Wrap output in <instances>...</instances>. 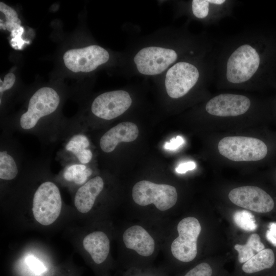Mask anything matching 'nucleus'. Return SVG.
<instances>
[{
	"instance_id": "nucleus-1",
	"label": "nucleus",
	"mask_w": 276,
	"mask_h": 276,
	"mask_svg": "<svg viewBox=\"0 0 276 276\" xmlns=\"http://www.w3.org/2000/svg\"><path fill=\"white\" fill-rule=\"evenodd\" d=\"M254 29L229 36L214 48L213 82L218 89L254 90L262 81L264 44Z\"/></svg>"
},
{
	"instance_id": "nucleus-2",
	"label": "nucleus",
	"mask_w": 276,
	"mask_h": 276,
	"mask_svg": "<svg viewBox=\"0 0 276 276\" xmlns=\"http://www.w3.org/2000/svg\"><path fill=\"white\" fill-rule=\"evenodd\" d=\"M203 109L211 128L223 125H254L259 111V104L254 96L238 93L224 92L211 95Z\"/></svg>"
},
{
	"instance_id": "nucleus-3",
	"label": "nucleus",
	"mask_w": 276,
	"mask_h": 276,
	"mask_svg": "<svg viewBox=\"0 0 276 276\" xmlns=\"http://www.w3.org/2000/svg\"><path fill=\"white\" fill-rule=\"evenodd\" d=\"M215 145L218 155L232 163L257 162L265 158L268 153L264 142L248 134L225 135L217 140Z\"/></svg>"
},
{
	"instance_id": "nucleus-4",
	"label": "nucleus",
	"mask_w": 276,
	"mask_h": 276,
	"mask_svg": "<svg viewBox=\"0 0 276 276\" xmlns=\"http://www.w3.org/2000/svg\"><path fill=\"white\" fill-rule=\"evenodd\" d=\"M214 68V64L201 71L192 62H177L166 75L165 86L168 95L172 98L179 99L186 96L200 80L213 82Z\"/></svg>"
},
{
	"instance_id": "nucleus-5",
	"label": "nucleus",
	"mask_w": 276,
	"mask_h": 276,
	"mask_svg": "<svg viewBox=\"0 0 276 276\" xmlns=\"http://www.w3.org/2000/svg\"><path fill=\"white\" fill-rule=\"evenodd\" d=\"M133 201L141 206L153 204L160 211L172 208L176 203V188L167 184H157L148 180L136 182L132 188Z\"/></svg>"
},
{
	"instance_id": "nucleus-6",
	"label": "nucleus",
	"mask_w": 276,
	"mask_h": 276,
	"mask_svg": "<svg viewBox=\"0 0 276 276\" xmlns=\"http://www.w3.org/2000/svg\"><path fill=\"white\" fill-rule=\"evenodd\" d=\"M59 103V96L54 89L48 87L40 88L31 97L27 110L20 116V128L26 131L33 130L41 118L57 109Z\"/></svg>"
},
{
	"instance_id": "nucleus-7",
	"label": "nucleus",
	"mask_w": 276,
	"mask_h": 276,
	"mask_svg": "<svg viewBox=\"0 0 276 276\" xmlns=\"http://www.w3.org/2000/svg\"><path fill=\"white\" fill-rule=\"evenodd\" d=\"M62 199L58 187L53 182H42L36 190L32 211L36 220L43 225L53 223L61 210Z\"/></svg>"
},
{
	"instance_id": "nucleus-8",
	"label": "nucleus",
	"mask_w": 276,
	"mask_h": 276,
	"mask_svg": "<svg viewBox=\"0 0 276 276\" xmlns=\"http://www.w3.org/2000/svg\"><path fill=\"white\" fill-rule=\"evenodd\" d=\"M178 236L172 242L171 251L177 260L189 263L197 254V239L201 231L198 220L189 216L179 221L177 227Z\"/></svg>"
},
{
	"instance_id": "nucleus-9",
	"label": "nucleus",
	"mask_w": 276,
	"mask_h": 276,
	"mask_svg": "<svg viewBox=\"0 0 276 276\" xmlns=\"http://www.w3.org/2000/svg\"><path fill=\"white\" fill-rule=\"evenodd\" d=\"M177 58L174 50L150 47L140 50L135 56L134 61L141 74L155 75L165 71Z\"/></svg>"
},
{
	"instance_id": "nucleus-10",
	"label": "nucleus",
	"mask_w": 276,
	"mask_h": 276,
	"mask_svg": "<svg viewBox=\"0 0 276 276\" xmlns=\"http://www.w3.org/2000/svg\"><path fill=\"white\" fill-rule=\"evenodd\" d=\"M109 53L104 48L97 45L67 51L63 55L66 67L75 72H89L106 63Z\"/></svg>"
},
{
	"instance_id": "nucleus-11",
	"label": "nucleus",
	"mask_w": 276,
	"mask_h": 276,
	"mask_svg": "<svg viewBox=\"0 0 276 276\" xmlns=\"http://www.w3.org/2000/svg\"><path fill=\"white\" fill-rule=\"evenodd\" d=\"M235 205L257 213H267L274 208L272 197L260 187L244 186L235 188L228 194Z\"/></svg>"
},
{
	"instance_id": "nucleus-12",
	"label": "nucleus",
	"mask_w": 276,
	"mask_h": 276,
	"mask_svg": "<svg viewBox=\"0 0 276 276\" xmlns=\"http://www.w3.org/2000/svg\"><path fill=\"white\" fill-rule=\"evenodd\" d=\"M132 103L129 94L124 90L106 92L97 97L91 107L92 113L100 119L112 120L125 112Z\"/></svg>"
},
{
	"instance_id": "nucleus-13",
	"label": "nucleus",
	"mask_w": 276,
	"mask_h": 276,
	"mask_svg": "<svg viewBox=\"0 0 276 276\" xmlns=\"http://www.w3.org/2000/svg\"><path fill=\"white\" fill-rule=\"evenodd\" d=\"M236 4L232 0H193L191 11L195 18L214 25L232 16Z\"/></svg>"
},
{
	"instance_id": "nucleus-14",
	"label": "nucleus",
	"mask_w": 276,
	"mask_h": 276,
	"mask_svg": "<svg viewBox=\"0 0 276 276\" xmlns=\"http://www.w3.org/2000/svg\"><path fill=\"white\" fill-rule=\"evenodd\" d=\"M137 126L131 122H123L109 129L101 136L100 146L105 153L112 152L119 143L131 142L137 137Z\"/></svg>"
},
{
	"instance_id": "nucleus-15",
	"label": "nucleus",
	"mask_w": 276,
	"mask_h": 276,
	"mask_svg": "<svg viewBox=\"0 0 276 276\" xmlns=\"http://www.w3.org/2000/svg\"><path fill=\"white\" fill-rule=\"evenodd\" d=\"M123 240L126 248L134 250L144 257L151 256L155 249V242L152 237L142 226L132 225L124 232Z\"/></svg>"
},
{
	"instance_id": "nucleus-16",
	"label": "nucleus",
	"mask_w": 276,
	"mask_h": 276,
	"mask_svg": "<svg viewBox=\"0 0 276 276\" xmlns=\"http://www.w3.org/2000/svg\"><path fill=\"white\" fill-rule=\"evenodd\" d=\"M104 185L102 178L97 176L78 189L74 199L75 205L78 211L86 213L92 209L97 197L103 190Z\"/></svg>"
},
{
	"instance_id": "nucleus-17",
	"label": "nucleus",
	"mask_w": 276,
	"mask_h": 276,
	"mask_svg": "<svg viewBox=\"0 0 276 276\" xmlns=\"http://www.w3.org/2000/svg\"><path fill=\"white\" fill-rule=\"evenodd\" d=\"M83 245L96 264H101L106 260L109 252L110 243L104 232L96 231L90 233L84 238Z\"/></svg>"
},
{
	"instance_id": "nucleus-18",
	"label": "nucleus",
	"mask_w": 276,
	"mask_h": 276,
	"mask_svg": "<svg viewBox=\"0 0 276 276\" xmlns=\"http://www.w3.org/2000/svg\"><path fill=\"white\" fill-rule=\"evenodd\" d=\"M89 141L83 134L78 133L73 135L68 140L65 146L66 151L72 153L79 162L85 165L92 159L93 153L88 149Z\"/></svg>"
},
{
	"instance_id": "nucleus-19",
	"label": "nucleus",
	"mask_w": 276,
	"mask_h": 276,
	"mask_svg": "<svg viewBox=\"0 0 276 276\" xmlns=\"http://www.w3.org/2000/svg\"><path fill=\"white\" fill-rule=\"evenodd\" d=\"M274 261L272 250L264 248L243 263L241 269L246 274H253L271 268Z\"/></svg>"
},
{
	"instance_id": "nucleus-20",
	"label": "nucleus",
	"mask_w": 276,
	"mask_h": 276,
	"mask_svg": "<svg viewBox=\"0 0 276 276\" xmlns=\"http://www.w3.org/2000/svg\"><path fill=\"white\" fill-rule=\"evenodd\" d=\"M264 245L261 241L257 234H251L245 244H236L235 249L238 251V260L240 263H244L255 255L264 249Z\"/></svg>"
},
{
	"instance_id": "nucleus-21",
	"label": "nucleus",
	"mask_w": 276,
	"mask_h": 276,
	"mask_svg": "<svg viewBox=\"0 0 276 276\" xmlns=\"http://www.w3.org/2000/svg\"><path fill=\"white\" fill-rule=\"evenodd\" d=\"M18 166L14 157L6 149L0 151V178L10 180L18 173Z\"/></svg>"
},
{
	"instance_id": "nucleus-22",
	"label": "nucleus",
	"mask_w": 276,
	"mask_h": 276,
	"mask_svg": "<svg viewBox=\"0 0 276 276\" xmlns=\"http://www.w3.org/2000/svg\"><path fill=\"white\" fill-rule=\"evenodd\" d=\"M93 170L82 164H73L67 166L63 171V177L68 181L76 184H84L87 178L91 175Z\"/></svg>"
},
{
	"instance_id": "nucleus-23",
	"label": "nucleus",
	"mask_w": 276,
	"mask_h": 276,
	"mask_svg": "<svg viewBox=\"0 0 276 276\" xmlns=\"http://www.w3.org/2000/svg\"><path fill=\"white\" fill-rule=\"evenodd\" d=\"M0 11L5 16V20L1 19V29L7 30L11 32L21 26V21L14 9L4 3H0Z\"/></svg>"
},
{
	"instance_id": "nucleus-24",
	"label": "nucleus",
	"mask_w": 276,
	"mask_h": 276,
	"mask_svg": "<svg viewBox=\"0 0 276 276\" xmlns=\"http://www.w3.org/2000/svg\"><path fill=\"white\" fill-rule=\"evenodd\" d=\"M235 224L240 228L247 232L255 231L257 227L254 215L246 210L236 212L233 215Z\"/></svg>"
},
{
	"instance_id": "nucleus-25",
	"label": "nucleus",
	"mask_w": 276,
	"mask_h": 276,
	"mask_svg": "<svg viewBox=\"0 0 276 276\" xmlns=\"http://www.w3.org/2000/svg\"><path fill=\"white\" fill-rule=\"evenodd\" d=\"M213 269L206 262L200 263L190 269L183 276H212Z\"/></svg>"
},
{
	"instance_id": "nucleus-26",
	"label": "nucleus",
	"mask_w": 276,
	"mask_h": 276,
	"mask_svg": "<svg viewBox=\"0 0 276 276\" xmlns=\"http://www.w3.org/2000/svg\"><path fill=\"white\" fill-rule=\"evenodd\" d=\"M15 81V76L12 73H9L7 74L3 81L2 80H0V93L1 98H2L3 93L9 89H10L14 84Z\"/></svg>"
},
{
	"instance_id": "nucleus-27",
	"label": "nucleus",
	"mask_w": 276,
	"mask_h": 276,
	"mask_svg": "<svg viewBox=\"0 0 276 276\" xmlns=\"http://www.w3.org/2000/svg\"><path fill=\"white\" fill-rule=\"evenodd\" d=\"M27 261L30 268L36 272L41 273L45 270L44 266L36 258L30 256L28 257Z\"/></svg>"
},
{
	"instance_id": "nucleus-28",
	"label": "nucleus",
	"mask_w": 276,
	"mask_h": 276,
	"mask_svg": "<svg viewBox=\"0 0 276 276\" xmlns=\"http://www.w3.org/2000/svg\"><path fill=\"white\" fill-rule=\"evenodd\" d=\"M184 143L183 139L180 136L171 139L169 142H166L164 148L166 150H174L179 147Z\"/></svg>"
},
{
	"instance_id": "nucleus-29",
	"label": "nucleus",
	"mask_w": 276,
	"mask_h": 276,
	"mask_svg": "<svg viewBox=\"0 0 276 276\" xmlns=\"http://www.w3.org/2000/svg\"><path fill=\"white\" fill-rule=\"evenodd\" d=\"M266 232V238L272 244L276 246V223H271Z\"/></svg>"
},
{
	"instance_id": "nucleus-30",
	"label": "nucleus",
	"mask_w": 276,
	"mask_h": 276,
	"mask_svg": "<svg viewBox=\"0 0 276 276\" xmlns=\"http://www.w3.org/2000/svg\"><path fill=\"white\" fill-rule=\"evenodd\" d=\"M196 167V164L193 162H185L180 164L175 169L178 173H185L187 171L193 170Z\"/></svg>"
},
{
	"instance_id": "nucleus-31",
	"label": "nucleus",
	"mask_w": 276,
	"mask_h": 276,
	"mask_svg": "<svg viewBox=\"0 0 276 276\" xmlns=\"http://www.w3.org/2000/svg\"><path fill=\"white\" fill-rule=\"evenodd\" d=\"M155 273H156L147 272L146 273V274L142 275V274H141V273H140V274H138V275L135 274V275H132V276H159L158 274L156 275ZM127 276H129V275H128Z\"/></svg>"
}]
</instances>
